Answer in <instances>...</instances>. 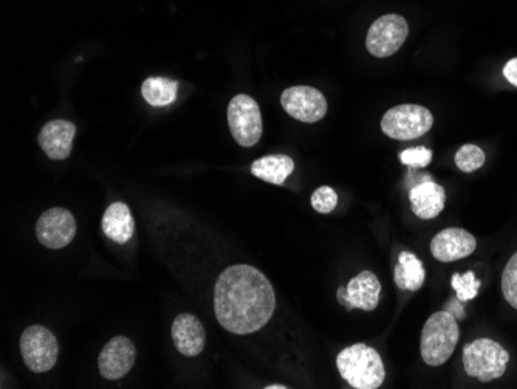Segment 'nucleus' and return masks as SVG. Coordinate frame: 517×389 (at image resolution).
Segmentation results:
<instances>
[{
	"label": "nucleus",
	"mask_w": 517,
	"mask_h": 389,
	"mask_svg": "<svg viewBox=\"0 0 517 389\" xmlns=\"http://www.w3.org/2000/svg\"><path fill=\"white\" fill-rule=\"evenodd\" d=\"M400 160L410 168H426L429 163L432 162V150H429L424 146L410 148L400 154Z\"/></svg>",
	"instance_id": "obj_25"
},
{
	"label": "nucleus",
	"mask_w": 517,
	"mask_h": 389,
	"mask_svg": "<svg viewBox=\"0 0 517 389\" xmlns=\"http://www.w3.org/2000/svg\"><path fill=\"white\" fill-rule=\"evenodd\" d=\"M135 357L137 351L133 343L127 336H115L102 347L98 359V368L102 377L118 380L125 377V374H129L135 363Z\"/></svg>",
	"instance_id": "obj_12"
},
{
	"label": "nucleus",
	"mask_w": 517,
	"mask_h": 389,
	"mask_svg": "<svg viewBox=\"0 0 517 389\" xmlns=\"http://www.w3.org/2000/svg\"><path fill=\"white\" fill-rule=\"evenodd\" d=\"M336 366L341 377L355 389L380 388L386 377L380 353L363 343L343 349L336 359Z\"/></svg>",
	"instance_id": "obj_2"
},
{
	"label": "nucleus",
	"mask_w": 517,
	"mask_h": 389,
	"mask_svg": "<svg viewBox=\"0 0 517 389\" xmlns=\"http://www.w3.org/2000/svg\"><path fill=\"white\" fill-rule=\"evenodd\" d=\"M274 309L273 286L251 265H232L215 282V318L231 334L248 336L261 330L273 317Z\"/></svg>",
	"instance_id": "obj_1"
},
{
	"label": "nucleus",
	"mask_w": 517,
	"mask_h": 389,
	"mask_svg": "<svg viewBox=\"0 0 517 389\" xmlns=\"http://www.w3.org/2000/svg\"><path fill=\"white\" fill-rule=\"evenodd\" d=\"M173 340L180 353L185 357H197L205 349L206 334L196 315L180 313L174 320Z\"/></svg>",
	"instance_id": "obj_14"
},
{
	"label": "nucleus",
	"mask_w": 517,
	"mask_h": 389,
	"mask_svg": "<svg viewBox=\"0 0 517 389\" xmlns=\"http://www.w3.org/2000/svg\"><path fill=\"white\" fill-rule=\"evenodd\" d=\"M458 336L457 318L448 311L435 312L423 328L420 342L423 361L429 366L445 365L456 351Z\"/></svg>",
	"instance_id": "obj_3"
},
{
	"label": "nucleus",
	"mask_w": 517,
	"mask_h": 389,
	"mask_svg": "<svg viewBox=\"0 0 517 389\" xmlns=\"http://www.w3.org/2000/svg\"><path fill=\"white\" fill-rule=\"evenodd\" d=\"M409 200L416 217L423 221H431L445 210V190L443 186L432 182V179L424 180L410 190Z\"/></svg>",
	"instance_id": "obj_16"
},
{
	"label": "nucleus",
	"mask_w": 517,
	"mask_h": 389,
	"mask_svg": "<svg viewBox=\"0 0 517 389\" xmlns=\"http://www.w3.org/2000/svg\"><path fill=\"white\" fill-rule=\"evenodd\" d=\"M510 355L499 343L479 338L464 349V368L470 377L481 382H493L506 371Z\"/></svg>",
	"instance_id": "obj_4"
},
{
	"label": "nucleus",
	"mask_w": 517,
	"mask_h": 389,
	"mask_svg": "<svg viewBox=\"0 0 517 389\" xmlns=\"http://www.w3.org/2000/svg\"><path fill=\"white\" fill-rule=\"evenodd\" d=\"M504 75L510 85L517 87V58L506 62L505 67H504Z\"/></svg>",
	"instance_id": "obj_26"
},
{
	"label": "nucleus",
	"mask_w": 517,
	"mask_h": 389,
	"mask_svg": "<svg viewBox=\"0 0 517 389\" xmlns=\"http://www.w3.org/2000/svg\"><path fill=\"white\" fill-rule=\"evenodd\" d=\"M451 284L452 288L456 290L458 300L462 303L474 300L479 294V288H481V281L477 280L473 271H466L464 275L456 273L452 276Z\"/></svg>",
	"instance_id": "obj_22"
},
{
	"label": "nucleus",
	"mask_w": 517,
	"mask_h": 389,
	"mask_svg": "<svg viewBox=\"0 0 517 389\" xmlns=\"http://www.w3.org/2000/svg\"><path fill=\"white\" fill-rule=\"evenodd\" d=\"M77 234V222L66 208H52L37 219L36 236L42 246L60 250L69 246Z\"/></svg>",
	"instance_id": "obj_10"
},
{
	"label": "nucleus",
	"mask_w": 517,
	"mask_h": 389,
	"mask_svg": "<svg viewBox=\"0 0 517 389\" xmlns=\"http://www.w3.org/2000/svg\"><path fill=\"white\" fill-rule=\"evenodd\" d=\"M287 386H284V385H270V386H267V389H286Z\"/></svg>",
	"instance_id": "obj_27"
},
{
	"label": "nucleus",
	"mask_w": 517,
	"mask_h": 389,
	"mask_svg": "<svg viewBox=\"0 0 517 389\" xmlns=\"http://www.w3.org/2000/svg\"><path fill=\"white\" fill-rule=\"evenodd\" d=\"M280 102L287 114L303 123H316L327 114L326 96L310 85H295L287 89L280 96Z\"/></svg>",
	"instance_id": "obj_9"
},
{
	"label": "nucleus",
	"mask_w": 517,
	"mask_h": 389,
	"mask_svg": "<svg viewBox=\"0 0 517 389\" xmlns=\"http://www.w3.org/2000/svg\"><path fill=\"white\" fill-rule=\"evenodd\" d=\"M228 125L232 138L244 148L257 144L262 137V115L257 102L248 95L232 98L228 106Z\"/></svg>",
	"instance_id": "obj_7"
},
{
	"label": "nucleus",
	"mask_w": 517,
	"mask_h": 389,
	"mask_svg": "<svg viewBox=\"0 0 517 389\" xmlns=\"http://www.w3.org/2000/svg\"><path fill=\"white\" fill-rule=\"evenodd\" d=\"M432 125L434 117L429 109L418 104H400L384 114L381 131L393 140H414L428 134Z\"/></svg>",
	"instance_id": "obj_5"
},
{
	"label": "nucleus",
	"mask_w": 517,
	"mask_h": 389,
	"mask_svg": "<svg viewBox=\"0 0 517 389\" xmlns=\"http://www.w3.org/2000/svg\"><path fill=\"white\" fill-rule=\"evenodd\" d=\"M295 171L292 157L284 154L262 157L251 165V173L257 179L265 180L273 185H284L287 177Z\"/></svg>",
	"instance_id": "obj_18"
},
{
	"label": "nucleus",
	"mask_w": 517,
	"mask_h": 389,
	"mask_svg": "<svg viewBox=\"0 0 517 389\" xmlns=\"http://www.w3.org/2000/svg\"><path fill=\"white\" fill-rule=\"evenodd\" d=\"M485 163V152L476 144H464L456 154V165L464 173H474Z\"/></svg>",
	"instance_id": "obj_21"
},
{
	"label": "nucleus",
	"mask_w": 517,
	"mask_h": 389,
	"mask_svg": "<svg viewBox=\"0 0 517 389\" xmlns=\"http://www.w3.org/2000/svg\"><path fill=\"white\" fill-rule=\"evenodd\" d=\"M338 205V194L330 186H321L311 194V207L313 210L328 215L332 213Z\"/></svg>",
	"instance_id": "obj_24"
},
{
	"label": "nucleus",
	"mask_w": 517,
	"mask_h": 389,
	"mask_svg": "<svg viewBox=\"0 0 517 389\" xmlns=\"http://www.w3.org/2000/svg\"><path fill=\"white\" fill-rule=\"evenodd\" d=\"M20 353L27 368L36 374H42L53 368L58 360L60 346L56 336L47 328L35 324L27 328L20 336Z\"/></svg>",
	"instance_id": "obj_6"
},
{
	"label": "nucleus",
	"mask_w": 517,
	"mask_h": 389,
	"mask_svg": "<svg viewBox=\"0 0 517 389\" xmlns=\"http://www.w3.org/2000/svg\"><path fill=\"white\" fill-rule=\"evenodd\" d=\"M502 294L517 311V253L508 261L502 275Z\"/></svg>",
	"instance_id": "obj_23"
},
{
	"label": "nucleus",
	"mask_w": 517,
	"mask_h": 389,
	"mask_svg": "<svg viewBox=\"0 0 517 389\" xmlns=\"http://www.w3.org/2000/svg\"><path fill=\"white\" fill-rule=\"evenodd\" d=\"M426 280V270L423 263L416 258L414 253L401 252L399 256V263L393 270V281L401 290L416 292L422 288Z\"/></svg>",
	"instance_id": "obj_19"
},
{
	"label": "nucleus",
	"mask_w": 517,
	"mask_h": 389,
	"mask_svg": "<svg viewBox=\"0 0 517 389\" xmlns=\"http://www.w3.org/2000/svg\"><path fill=\"white\" fill-rule=\"evenodd\" d=\"M381 282L369 270L351 278L347 288H338V301L347 311L361 309L370 312L380 303Z\"/></svg>",
	"instance_id": "obj_11"
},
{
	"label": "nucleus",
	"mask_w": 517,
	"mask_h": 389,
	"mask_svg": "<svg viewBox=\"0 0 517 389\" xmlns=\"http://www.w3.org/2000/svg\"><path fill=\"white\" fill-rule=\"evenodd\" d=\"M101 227L104 234L117 244L129 242L135 233V222L131 210L123 202H115L109 207L102 216Z\"/></svg>",
	"instance_id": "obj_17"
},
{
	"label": "nucleus",
	"mask_w": 517,
	"mask_h": 389,
	"mask_svg": "<svg viewBox=\"0 0 517 389\" xmlns=\"http://www.w3.org/2000/svg\"><path fill=\"white\" fill-rule=\"evenodd\" d=\"M77 126L66 120H54L42 127L37 137L39 146L52 160H66L72 152Z\"/></svg>",
	"instance_id": "obj_15"
},
{
	"label": "nucleus",
	"mask_w": 517,
	"mask_h": 389,
	"mask_svg": "<svg viewBox=\"0 0 517 389\" xmlns=\"http://www.w3.org/2000/svg\"><path fill=\"white\" fill-rule=\"evenodd\" d=\"M177 92H179L177 81L163 78V77L148 78L141 85V95L150 106H155V108L173 104L177 98Z\"/></svg>",
	"instance_id": "obj_20"
},
{
	"label": "nucleus",
	"mask_w": 517,
	"mask_h": 389,
	"mask_svg": "<svg viewBox=\"0 0 517 389\" xmlns=\"http://www.w3.org/2000/svg\"><path fill=\"white\" fill-rule=\"evenodd\" d=\"M409 27L400 14H386L376 19L368 33L366 45L376 58H389L406 43Z\"/></svg>",
	"instance_id": "obj_8"
},
{
	"label": "nucleus",
	"mask_w": 517,
	"mask_h": 389,
	"mask_svg": "<svg viewBox=\"0 0 517 389\" xmlns=\"http://www.w3.org/2000/svg\"><path fill=\"white\" fill-rule=\"evenodd\" d=\"M477 240L464 228H446L431 240V253L440 263L468 258L476 250Z\"/></svg>",
	"instance_id": "obj_13"
}]
</instances>
